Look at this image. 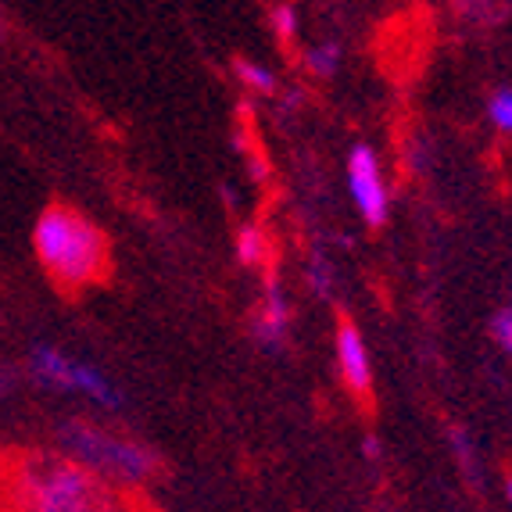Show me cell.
<instances>
[{"label":"cell","instance_id":"cell-14","mask_svg":"<svg viewBox=\"0 0 512 512\" xmlns=\"http://www.w3.org/2000/svg\"><path fill=\"white\" fill-rule=\"evenodd\" d=\"M269 22H273L276 36H280L283 43H291L294 36H298V29H301V15H298V8H294V4H276L273 15H269Z\"/></svg>","mask_w":512,"mask_h":512},{"label":"cell","instance_id":"cell-4","mask_svg":"<svg viewBox=\"0 0 512 512\" xmlns=\"http://www.w3.org/2000/svg\"><path fill=\"white\" fill-rule=\"evenodd\" d=\"M26 376L33 384L51 387V391L83 394V398H90L94 405L111 409V412H119L122 405H126L122 402V391L115 384H108V376H104L101 369L86 366V362L72 359V355L51 348V344H36V348L29 351Z\"/></svg>","mask_w":512,"mask_h":512},{"label":"cell","instance_id":"cell-1","mask_svg":"<svg viewBox=\"0 0 512 512\" xmlns=\"http://www.w3.org/2000/svg\"><path fill=\"white\" fill-rule=\"evenodd\" d=\"M0 495L8 512H119L108 480L69 455H0Z\"/></svg>","mask_w":512,"mask_h":512},{"label":"cell","instance_id":"cell-12","mask_svg":"<svg viewBox=\"0 0 512 512\" xmlns=\"http://www.w3.org/2000/svg\"><path fill=\"white\" fill-rule=\"evenodd\" d=\"M448 441H452V452H455V462H459L462 477L477 487L480 484V455H477V444H473V437L466 434L462 427H455L452 434H448Z\"/></svg>","mask_w":512,"mask_h":512},{"label":"cell","instance_id":"cell-2","mask_svg":"<svg viewBox=\"0 0 512 512\" xmlns=\"http://www.w3.org/2000/svg\"><path fill=\"white\" fill-rule=\"evenodd\" d=\"M33 251L43 273L65 294L97 287L111 276V244L94 219L72 205L43 208L33 226Z\"/></svg>","mask_w":512,"mask_h":512},{"label":"cell","instance_id":"cell-6","mask_svg":"<svg viewBox=\"0 0 512 512\" xmlns=\"http://www.w3.org/2000/svg\"><path fill=\"white\" fill-rule=\"evenodd\" d=\"M248 330H251V341L265 351H280L283 344H287V333H291V298L283 291V283L273 265H269V273H265L262 301L251 308Z\"/></svg>","mask_w":512,"mask_h":512},{"label":"cell","instance_id":"cell-16","mask_svg":"<svg viewBox=\"0 0 512 512\" xmlns=\"http://www.w3.org/2000/svg\"><path fill=\"white\" fill-rule=\"evenodd\" d=\"M22 369H15V366H4L0 369V402H4V398H11V394L18 391V384H22Z\"/></svg>","mask_w":512,"mask_h":512},{"label":"cell","instance_id":"cell-3","mask_svg":"<svg viewBox=\"0 0 512 512\" xmlns=\"http://www.w3.org/2000/svg\"><path fill=\"white\" fill-rule=\"evenodd\" d=\"M58 444L69 459L83 462L86 470L101 473L108 484L144 487L162 473V459L154 448L126 434H115V430L101 427L94 419H65L58 427Z\"/></svg>","mask_w":512,"mask_h":512},{"label":"cell","instance_id":"cell-19","mask_svg":"<svg viewBox=\"0 0 512 512\" xmlns=\"http://www.w3.org/2000/svg\"><path fill=\"white\" fill-rule=\"evenodd\" d=\"M505 498H509V505H512V477L505 480Z\"/></svg>","mask_w":512,"mask_h":512},{"label":"cell","instance_id":"cell-18","mask_svg":"<svg viewBox=\"0 0 512 512\" xmlns=\"http://www.w3.org/2000/svg\"><path fill=\"white\" fill-rule=\"evenodd\" d=\"M366 455H369V459H380V441H373V437H366Z\"/></svg>","mask_w":512,"mask_h":512},{"label":"cell","instance_id":"cell-8","mask_svg":"<svg viewBox=\"0 0 512 512\" xmlns=\"http://www.w3.org/2000/svg\"><path fill=\"white\" fill-rule=\"evenodd\" d=\"M233 76H237V83L244 86V90H251V94L273 97L276 90H280V79H276V72L269 69V65H262V61H255V58H237V61H233Z\"/></svg>","mask_w":512,"mask_h":512},{"label":"cell","instance_id":"cell-7","mask_svg":"<svg viewBox=\"0 0 512 512\" xmlns=\"http://www.w3.org/2000/svg\"><path fill=\"white\" fill-rule=\"evenodd\" d=\"M337 369H341L348 394H355L359 402H369V394H373V366H369L362 330L348 316L337 319Z\"/></svg>","mask_w":512,"mask_h":512},{"label":"cell","instance_id":"cell-9","mask_svg":"<svg viewBox=\"0 0 512 512\" xmlns=\"http://www.w3.org/2000/svg\"><path fill=\"white\" fill-rule=\"evenodd\" d=\"M233 251H237V262L248 265V269H258V265L269 262V240H265V230L248 222L240 226L237 237H233Z\"/></svg>","mask_w":512,"mask_h":512},{"label":"cell","instance_id":"cell-10","mask_svg":"<svg viewBox=\"0 0 512 512\" xmlns=\"http://www.w3.org/2000/svg\"><path fill=\"white\" fill-rule=\"evenodd\" d=\"M344 65V47L337 40H319L305 51V69L316 79H333Z\"/></svg>","mask_w":512,"mask_h":512},{"label":"cell","instance_id":"cell-11","mask_svg":"<svg viewBox=\"0 0 512 512\" xmlns=\"http://www.w3.org/2000/svg\"><path fill=\"white\" fill-rule=\"evenodd\" d=\"M305 283H308V291L323 301H330L333 291H337V269H333V262L323 255V251H312V255H308Z\"/></svg>","mask_w":512,"mask_h":512},{"label":"cell","instance_id":"cell-15","mask_svg":"<svg viewBox=\"0 0 512 512\" xmlns=\"http://www.w3.org/2000/svg\"><path fill=\"white\" fill-rule=\"evenodd\" d=\"M491 337L502 351L512 355V308H502L495 319H491Z\"/></svg>","mask_w":512,"mask_h":512},{"label":"cell","instance_id":"cell-17","mask_svg":"<svg viewBox=\"0 0 512 512\" xmlns=\"http://www.w3.org/2000/svg\"><path fill=\"white\" fill-rule=\"evenodd\" d=\"M487 4H495V0H459V8H470V11L487 8Z\"/></svg>","mask_w":512,"mask_h":512},{"label":"cell","instance_id":"cell-13","mask_svg":"<svg viewBox=\"0 0 512 512\" xmlns=\"http://www.w3.org/2000/svg\"><path fill=\"white\" fill-rule=\"evenodd\" d=\"M487 119L498 133L512 137V86H498L495 94L487 97Z\"/></svg>","mask_w":512,"mask_h":512},{"label":"cell","instance_id":"cell-5","mask_svg":"<svg viewBox=\"0 0 512 512\" xmlns=\"http://www.w3.org/2000/svg\"><path fill=\"white\" fill-rule=\"evenodd\" d=\"M348 194L369 230H380L391 215V190H387L380 158L369 144H355L348 151Z\"/></svg>","mask_w":512,"mask_h":512}]
</instances>
